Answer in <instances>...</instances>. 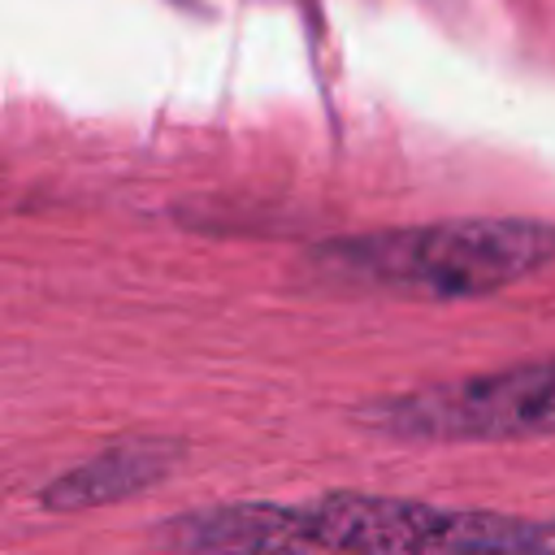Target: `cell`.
<instances>
[{"label": "cell", "mask_w": 555, "mask_h": 555, "mask_svg": "<svg viewBox=\"0 0 555 555\" xmlns=\"http://www.w3.org/2000/svg\"><path fill=\"white\" fill-rule=\"evenodd\" d=\"M360 421L412 442L555 438V356L390 395L369 403Z\"/></svg>", "instance_id": "3"}, {"label": "cell", "mask_w": 555, "mask_h": 555, "mask_svg": "<svg viewBox=\"0 0 555 555\" xmlns=\"http://www.w3.org/2000/svg\"><path fill=\"white\" fill-rule=\"evenodd\" d=\"M533 555H555V520H542L538 542H533Z\"/></svg>", "instance_id": "5"}, {"label": "cell", "mask_w": 555, "mask_h": 555, "mask_svg": "<svg viewBox=\"0 0 555 555\" xmlns=\"http://www.w3.org/2000/svg\"><path fill=\"white\" fill-rule=\"evenodd\" d=\"M178 460L173 442H126L113 447L69 473H61L52 486H43V507L56 512H78V507H100V503H117L130 499L147 486H156L160 477H169Z\"/></svg>", "instance_id": "4"}, {"label": "cell", "mask_w": 555, "mask_h": 555, "mask_svg": "<svg viewBox=\"0 0 555 555\" xmlns=\"http://www.w3.org/2000/svg\"><path fill=\"white\" fill-rule=\"evenodd\" d=\"M321 264L416 299H481L555 264V221L460 217L382 230L321 247Z\"/></svg>", "instance_id": "2"}, {"label": "cell", "mask_w": 555, "mask_h": 555, "mask_svg": "<svg viewBox=\"0 0 555 555\" xmlns=\"http://www.w3.org/2000/svg\"><path fill=\"white\" fill-rule=\"evenodd\" d=\"M542 520L334 490L308 503H225L160 520L178 555H533Z\"/></svg>", "instance_id": "1"}]
</instances>
